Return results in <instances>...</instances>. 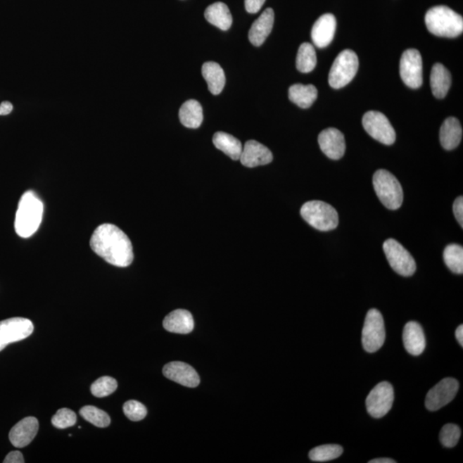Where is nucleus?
Returning a JSON list of instances; mask_svg holds the SVG:
<instances>
[{"label": "nucleus", "instance_id": "f257e3e1", "mask_svg": "<svg viewBox=\"0 0 463 463\" xmlns=\"http://www.w3.org/2000/svg\"><path fill=\"white\" fill-rule=\"evenodd\" d=\"M90 247L98 256L117 267H127L134 258L132 244L127 235L110 223H104L94 231Z\"/></svg>", "mask_w": 463, "mask_h": 463}, {"label": "nucleus", "instance_id": "f03ea898", "mask_svg": "<svg viewBox=\"0 0 463 463\" xmlns=\"http://www.w3.org/2000/svg\"><path fill=\"white\" fill-rule=\"evenodd\" d=\"M44 206L33 191H27L19 201L15 218V230L18 236L29 238L41 226Z\"/></svg>", "mask_w": 463, "mask_h": 463}, {"label": "nucleus", "instance_id": "7ed1b4c3", "mask_svg": "<svg viewBox=\"0 0 463 463\" xmlns=\"http://www.w3.org/2000/svg\"><path fill=\"white\" fill-rule=\"evenodd\" d=\"M427 29L437 37L455 38L463 32V18L450 8L438 6L431 8L425 17Z\"/></svg>", "mask_w": 463, "mask_h": 463}, {"label": "nucleus", "instance_id": "20e7f679", "mask_svg": "<svg viewBox=\"0 0 463 463\" xmlns=\"http://www.w3.org/2000/svg\"><path fill=\"white\" fill-rule=\"evenodd\" d=\"M376 196L388 210H398L403 202V191L401 184L391 172L379 170L372 179Z\"/></svg>", "mask_w": 463, "mask_h": 463}, {"label": "nucleus", "instance_id": "39448f33", "mask_svg": "<svg viewBox=\"0 0 463 463\" xmlns=\"http://www.w3.org/2000/svg\"><path fill=\"white\" fill-rule=\"evenodd\" d=\"M301 217L305 222L319 231H331L338 226V214L328 203L322 201L305 203L300 210Z\"/></svg>", "mask_w": 463, "mask_h": 463}, {"label": "nucleus", "instance_id": "423d86ee", "mask_svg": "<svg viewBox=\"0 0 463 463\" xmlns=\"http://www.w3.org/2000/svg\"><path fill=\"white\" fill-rule=\"evenodd\" d=\"M359 69V58L352 50H344L333 63L329 73V84L338 89L345 87L356 75Z\"/></svg>", "mask_w": 463, "mask_h": 463}, {"label": "nucleus", "instance_id": "0eeeda50", "mask_svg": "<svg viewBox=\"0 0 463 463\" xmlns=\"http://www.w3.org/2000/svg\"><path fill=\"white\" fill-rule=\"evenodd\" d=\"M386 341V328L381 312L376 309L369 310L362 331V345L364 350L375 353L383 347Z\"/></svg>", "mask_w": 463, "mask_h": 463}, {"label": "nucleus", "instance_id": "6e6552de", "mask_svg": "<svg viewBox=\"0 0 463 463\" xmlns=\"http://www.w3.org/2000/svg\"><path fill=\"white\" fill-rule=\"evenodd\" d=\"M383 252L392 269L402 277H411L415 272L416 262L409 250L394 239L383 243Z\"/></svg>", "mask_w": 463, "mask_h": 463}, {"label": "nucleus", "instance_id": "1a4fd4ad", "mask_svg": "<svg viewBox=\"0 0 463 463\" xmlns=\"http://www.w3.org/2000/svg\"><path fill=\"white\" fill-rule=\"evenodd\" d=\"M362 124L368 134L379 142L386 145L395 143L396 139L395 129L383 113L369 111L364 113Z\"/></svg>", "mask_w": 463, "mask_h": 463}, {"label": "nucleus", "instance_id": "9d476101", "mask_svg": "<svg viewBox=\"0 0 463 463\" xmlns=\"http://www.w3.org/2000/svg\"><path fill=\"white\" fill-rule=\"evenodd\" d=\"M394 402V390L388 382H381L372 388L367 401L368 414L376 419L383 417L391 410Z\"/></svg>", "mask_w": 463, "mask_h": 463}, {"label": "nucleus", "instance_id": "9b49d317", "mask_svg": "<svg viewBox=\"0 0 463 463\" xmlns=\"http://www.w3.org/2000/svg\"><path fill=\"white\" fill-rule=\"evenodd\" d=\"M34 331V324L25 317L0 321V351L7 345L27 338Z\"/></svg>", "mask_w": 463, "mask_h": 463}, {"label": "nucleus", "instance_id": "f8f14e48", "mask_svg": "<svg viewBox=\"0 0 463 463\" xmlns=\"http://www.w3.org/2000/svg\"><path fill=\"white\" fill-rule=\"evenodd\" d=\"M400 75L407 86L418 89L423 84V63L421 53L416 49H407L400 61Z\"/></svg>", "mask_w": 463, "mask_h": 463}, {"label": "nucleus", "instance_id": "ddd939ff", "mask_svg": "<svg viewBox=\"0 0 463 463\" xmlns=\"http://www.w3.org/2000/svg\"><path fill=\"white\" fill-rule=\"evenodd\" d=\"M459 383L457 379L446 378L431 388L426 398V407L430 411H437L450 403L457 395Z\"/></svg>", "mask_w": 463, "mask_h": 463}, {"label": "nucleus", "instance_id": "4468645a", "mask_svg": "<svg viewBox=\"0 0 463 463\" xmlns=\"http://www.w3.org/2000/svg\"><path fill=\"white\" fill-rule=\"evenodd\" d=\"M163 374L167 379L183 386L194 388L200 383L199 376L195 369L179 361L167 364L163 368Z\"/></svg>", "mask_w": 463, "mask_h": 463}, {"label": "nucleus", "instance_id": "2eb2a0df", "mask_svg": "<svg viewBox=\"0 0 463 463\" xmlns=\"http://www.w3.org/2000/svg\"><path fill=\"white\" fill-rule=\"evenodd\" d=\"M319 144L321 151L332 160L341 159L346 150L344 136L336 128L324 129L319 136Z\"/></svg>", "mask_w": 463, "mask_h": 463}, {"label": "nucleus", "instance_id": "dca6fc26", "mask_svg": "<svg viewBox=\"0 0 463 463\" xmlns=\"http://www.w3.org/2000/svg\"><path fill=\"white\" fill-rule=\"evenodd\" d=\"M272 151L255 140L247 141L239 158L242 165L246 167L264 166L272 163Z\"/></svg>", "mask_w": 463, "mask_h": 463}, {"label": "nucleus", "instance_id": "f3484780", "mask_svg": "<svg viewBox=\"0 0 463 463\" xmlns=\"http://www.w3.org/2000/svg\"><path fill=\"white\" fill-rule=\"evenodd\" d=\"M39 430L38 419L34 417H26L13 427L9 433V438L13 445L17 448H23L30 445L37 436Z\"/></svg>", "mask_w": 463, "mask_h": 463}, {"label": "nucleus", "instance_id": "a211bd4d", "mask_svg": "<svg viewBox=\"0 0 463 463\" xmlns=\"http://www.w3.org/2000/svg\"><path fill=\"white\" fill-rule=\"evenodd\" d=\"M336 20L334 15L324 14L317 19L312 27V39L314 45L324 49L331 44L334 39Z\"/></svg>", "mask_w": 463, "mask_h": 463}, {"label": "nucleus", "instance_id": "6ab92c4d", "mask_svg": "<svg viewBox=\"0 0 463 463\" xmlns=\"http://www.w3.org/2000/svg\"><path fill=\"white\" fill-rule=\"evenodd\" d=\"M403 344L407 353L414 356L422 354L426 348V336L421 325L417 322L411 321L403 329Z\"/></svg>", "mask_w": 463, "mask_h": 463}, {"label": "nucleus", "instance_id": "aec40b11", "mask_svg": "<svg viewBox=\"0 0 463 463\" xmlns=\"http://www.w3.org/2000/svg\"><path fill=\"white\" fill-rule=\"evenodd\" d=\"M163 327L176 334H189L194 329V317L186 310H175L165 317Z\"/></svg>", "mask_w": 463, "mask_h": 463}, {"label": "nucleus", "instance_id": "412c9836", "mask_svg": "<svg viewBox=\"0 0 463 463\" xmlns=\"http://www.w3.org/2000/svg\"><path fill=\"white\" fill-rule=\"evenodd\" d=\"M274 20V11L272 8H268L253 23L249 31V40L253 45L260 46L265 42L266 38L272 32Z\"/></svg>", "mask_w": 463, "mask_h": 463}, {"label": "nucleus", "instance_id": "4be33fe9", "mask_svg": "<svg viewBox=\"0 0 463 463\" xmlns=\"http://www.w3.org/2000/svg\"><path fill=\"white\" fill-rule=\"evenodd\" d=\"M440 143L446 151H452L460 144L462 128L457 118L450 117L445 120L440 129Z\"/></svg>", "mask_w": 463, "mask_h": 463}, {"label": "nucleus", "instance_id": "5701e85b", "mask_svg": "<svg viewBox=\"0 0 463 463\" xmlns=\"http://www.w3.org/2000/svg\"><path fill=\"white\" fill-rule=\"evenodd\" d=\"M202 74L212 95H220L226 84L224 70L215 62H206L203 65Z\"/></svg>", "mask_w": 463, "mask_h": 463}, {"label": "nucleus", "instance_id": "b1692460", "mask_svg": "<svg viewBox=\"0 0 463 463\" xmlns=\"http://www.w3.org/2000/svg\"><path fill=\"white\" fill-rule=\"evenodd\" d=\"M431 88L435 97L443 99L451 86V75L442 64H435L431 72Z\"/></svg>", "mask_w": 463, "mask_h": 463}, {"label": "nucleus", "instance_id": "393cba45", "mask_svg": "<svg viewBox=\"0 0 463 463\" xmlns=\"http://www.w3.org/2000/svg\"><path fill=\"white\" fill-rule=\"evenodd\" d=\"M205 17L211 25L226 31L230 29L233 23V18L229 7L224 3L217 2L207 8Z\"/></svg>", "mask_w": 463, "mask_h": 463}, {"label": "nucleus", "instance_id": "a878e982", "mask_svg": "<svg viewBox=\"0 0 463 463\" xmlns=\"http://www.w3.org/2000/svg\"><path fill=\"white\" fill-rule=\"evenodd\" d=\"M179 117L184 127L191 129L198 128L203 120L201 104L196 100H188L180 108Z\"/></svg>", "mask_w": 463, "mask_h": 463}, {"label": "nucleus", "instance_id": "bb28decb", "mask_svg": "<svg viewBox=\"0 0 463 463\" xmlns=\"http://www.w3.org/2000/svg\"><path fill=\"white\" fill-rule=\"evenodd\" d=\"M289 100L301 108H309L315 103L317 89L312 84H293L288 89Z\"/></svg>", "mask_w": 463, "mask_h": 463}, {"label": "nucleus", "instance_id": "cd10ccee", "mask_svg": "<svg viewBox=\"0 0 463 463\" xmlns=\"http://www.w3.org/2000/svg\"><path fill=\"white\" fill-rule=\"evenodd\" d=\"M213 144L219 151L225 153L231 159L234 160L241 158L243 147L241 141L229 134V133L219 132L213 137Z\"/></svg>", "mask_w": 463, "mask_h": 463}, {"label": "nucleus", "instance_id": "c85d7f7f", "mask_svg": "<svg viewBox=\"0 0 463 463\" xmlns=\"http://www.w3.org/2000/svg\"><path fill=\"white\" fill-rule=\"evenodd\" d=\"M317 65V54L315 49L310 43L301 44L298 51L296 68L302 73H308L315 69Z\"/></svg>", "mask_w": 463, "mask_h": 463}, {"label": "nucleus", "instance_id": "c756f323", "mask_svg": "<svg viewBox=\"0 0 463 463\" xmlns=\"http://www.w3.org/2000/svg\"><path fill=\"white\" fill-rule=\"evenodd\" d=\"M443 260L453 273H463V248L462 246L451 244L447 246L443 252Z\"/></svg>", "mask_w": 463, "mask_h": 463}, {"label": "nucleus", "instance_id": "7c9ffc66", "mask_svg": "<svg viewBox=\"0 0 463 463\" xmlns=\"http://www.w3.org/2000/svg\"><path fill=\"white\" fill-rule=\"evenodd\" d=\"M343 453V447L338 445H324L310 451L309 457L313 462H328L338 458Z\"/></svg>", "mask_w": 463, "mask_h": 463}, {"label": "nucleus", "instance_id": "2f4dec72", "mask_svg": "<svg viewBox=\"0 0 463 463\" xmlns=\"http://www.w3.org/2000/svg\"><path fill=\"white\" fill-rule=\"evenodd\" d=\"M80 415L85 421L101 429L108 427L111 423L109 415L103 410L94 406H85L80 410Z\"/></svg>", "mask_w": 463, "mask_h": 463}, {"label": "nucleus", "instance_id": "473e14b6", "mask_svg": "<svg viewBox=\"0 0 463 463\" xmlns=\"http://www.w3.org/2000/svg\"><path fill=\"white\" fill-rule=\"evenodd\" d=\"M118 383L111 376H101L93 383L90 391L96 398H103L113 393L117 390Z\"/></svg>", "mask_w": 463, "mask_h": 463}, {"label": "nucleus", "instance_id": "72a5a7b5", "mask_svg": "<svg viewBox=\"0 0 463 463\" xmlns=\"http://www.w3.org/2000/svg\"><path fill=\"white\" fill-rule=\"evenodd\" d=\"M461 437L460 427L455 424H447L443 426L439 434V439L442 445L447 448H453L457 445Z\"/></svg>", "mask_w": 463, "mask_h": 463}, {"label": "nucleus", "instance_id": "f704fd0d", "mask_svg": "<svg viewBox=\"0 0 463 463\" xmlns=\"http://www.w3.org/2000/svg\"><path fill=\"white\" fill-rule=\"evenodd\" d=\"M77 422V414L72 410L61 409L52 418L53 425L58 429H65L73 426Z\"/></svg>", "mask_w": 463, "mask_h": 463}, {"label": "nucleus", "instance_id": "c9c22d12", "mask_svg": "<svg viewBox=\"0 0 463 463\" xmlns=\"http://www.w3.org/2000/svg\"><path fill=\"white\" fill-rule=\"evenodd\" d=\"M123 410L125 416L132 421H142L147 415V409L144 404L134 400L125 402Z\"/></svg>", "mask_w": 463, "mask_h": 463}, {"label": "nucleus", "instance_id": "e433bc0d", "mask_svg": "<svg viewBox=\"0 0 463 463\" xmlns=\"http://www.w3.org/2000/svg\"><path fill=\"white\" fill-rule=\"evenodd\" d=\"M453 211L459 224L463 227V198L462 196L454 202Z\"/></svg>", "mask_w": 463, "mask_h": 463}, {"label": "nucleus", "instance_id": "4c0bfd02", "mask_svg": "<svg viewBox=\"0 0 463 463\" xmlns=\"http://www.w3.org/2000/svg\"><path fill=\"white\" fill-rule=\"evenodd\" d=\"M265 0H245V7L247 13H257L261 10Z\"/></svg>", "mask_w": 463, "mask_h": 463}, {"label": "nucleus", "instance_id": "58836bf2", "mask_svg": "<svg viewBox=\"0 0 463 463\" xmlns=\"http://www.w3.org/2000/svg\"><path fill=\"white\" fill-rule=\"evenodd\" d=\"M5 463H23L25 462V458H23V454L20 451H11L9 454L7 455L5 460Z\"/></svg>", "mask_w": 463, "mask_h": 463}, {"label": "nucleus", "instance_id": "ea45409f", "mask_svg": "<svg viewBox=\"0 0 463 463\" xmlns=\"http://www.w3.org/2000/svg\"><path fill=\"white\" fill-rule=\"evenodd\" d=\"M456 337H457V339L458 341L459 344H460L461 346L462 347L463 346V326H462V325H460V326H459L457 329Z\"/></svg>", "mask_w": 463, "mask_h": 463}, {"label": "nucleus", "instance_id": "a19ab883", "mask_svg": "<svg viewBox=\"0 0 463 463\" xmlns=\"http://www.w3.org/2000/svg\"><path fill=\"white\" fill-rule=\"evenodd\" d=\"M393 459L391 458H376L374 460L369 461V463H395Z\"/></svg>", "mask_w": 463, "mask_h": 463}]
</instances>
